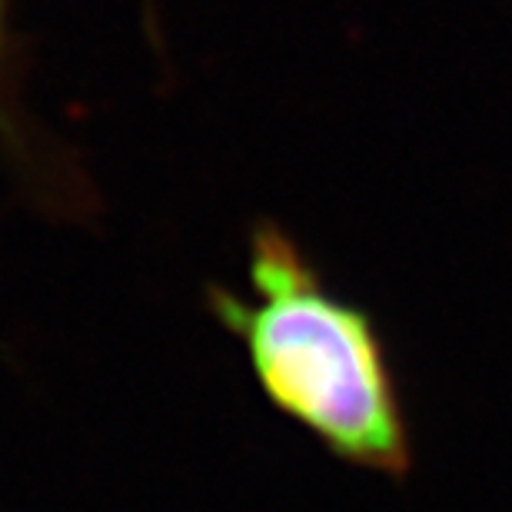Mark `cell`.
Returning <instances> with one entry per match:
<instances>
[{
	"label": "cell",
	"instance_id": "1",
	"mask_svg": "<svg viewBox=\"0 0 512 512\" xmlns=\"http://www.w3.org/2000/svg\"><path fill=\"white\" fill-rule=\"evenodd\" d=\"M210 310L237 336L263 396L353 469L406 479L416 443L380 326L333 293L296 240L260 223L247 290H213Z\"/></svg>",
	"mask_w": 512,
	"mask_h": 512
},
{
	"label": "cell",
	"instance_id": "2",
	"mask_svg": "<svg viewBox=\"0 0 512 512\" xmlns=\"http://www.w3.org/2000/svg\"><path fill=\"white\" fill-rule=\"evenodd\" d=\"M7 14H10V0H0V74H4V57H7Z\"/></svg>",
	"mask_w": 512,
	"mask_h": 512
}]
</instances>
